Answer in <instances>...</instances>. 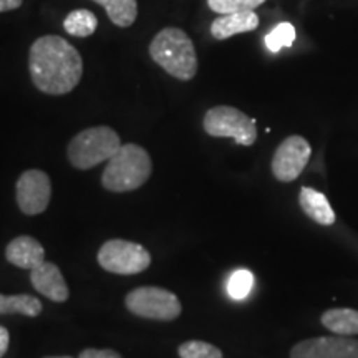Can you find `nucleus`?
<instances>
[{
  "mask_svg": "<svg viewBox=\"0 0 358 358\" xmlns=\"http://www.w3.org/2000/svg\"><path fill=\"white\" fill-rule=\"evenodd\" d=\"M6 259L12 266L32 271L45 262V249L32 236H19L6 248Z\"/></svg>",
  "mask_w": 358,
  "mask_h": 358,
  "instance_id": "f8f14e48",
  "label": "nucleus"
},
{
  "mask_svg": "<svg viewBox=\"0 0 358 358\" xmlns=\"http://www.w3.org/2000/svg\"><path fill=\"white\" fill-rule=\"evenodd\" d=\"M106 10V15L120 29H127L136 22L138 0H92Z\"/></svg>",
  "mask_w": 358,
  "mask_h": 358,
  "instance_id": "dca6fc26",
  "label": "nucleus"
},
{
  "mask_svg": "<svg viewBox=\"0 0 358 358\" xmlns=\"http://www.w3.org/2000/svg\"><path fill=\"white\" fill-rule=\"evenodd\" d=\"M290 358H358V340L343 335L307 338L295 343Z\"/></svg>",
  "mask_w": 358,
  "mask_h": 358,
  "instance_id": "9d476101",
  "label": "nucleus"
},
{
  "mask_svg": "<svg viewBox=\"0 0 358 358\" xmlns=\"http://www.w3.org/2000/svg\"><path fill=\"white\" fill-rule=\"evenodd\" d=\"M98 27V19L93 12L88 8H78V10H71L64 20L65 32L71 37L87 38L90 35L95 34Z\"/></svg>",
  "mask_w": 358,
  "mask_h": 358,
  "instance_id": "a211bd4d",
  "label": "nucleus"
},
{
  "mask_svg": "<svg viewBox=\"0 0 358 358\" xmlns=\"http://www.w3.org/2000/svg\"><path fill=\"white\" fill-rule=\"evenodd\" d=\"M179 358H224L221 348L203 340H187L178 348Z\"/></svg>",
  "mask_w": 358,
  "mask_h": 358,
  "instance_id": "aec40b11",
  "label": "nucleus"
},
{
  "mask_svg": "<svg viewBox=\"0 0 358 358\" xmlns=\"http://www.w3.org/2000/svg\"><path fill=\"white\" fill-rule=\"evenodd\" d=\"M43 310L40 299L29 294L3 295L0 294V315L20 313L25 317H38Z\"/></svg>",
  "mask_w": 358,
  "mask_h": 358,
  "instance_id": "f3484780",
  "label": "nucleus"
},
{
  "mask_svg": "<svg viewBox=\"0 0 358 358\" xmlns=\"http://www.w3.org/2000/svg\"><path fill=\"white\" fill-rule=\"evenodd\" d=\"M45 358H71V357H45Z\"/></svg>",
  "mask_w": 358,
  "mask_h": 358,
  "instance_id": "a878e982",
  "label": "nucleus"
},
{
  "mask_svg": "<svg viewBox=\"0 0 358 358\" xmlns=\"http://www.w3.org/2000/svg\"><path fill=\"white\" fill-rule=\"evenodd\" d=\"M24 0H0V13L15 10V8L22 7Z\"/></svg>",
  "mask_w": 358,
  "mask_h": 358,
  "instance_id": "393cba45",
  "label": "nucleus"
},
{
  "mask_svg": "<svg viewBox=\"0 0 358 358\" xmlns=\"http://www.w3.org/2000/svg\"><path fill=\"white\" fill-rule=\"evenodd\" d=\"M96 259L101 268L118 275L140 274L151 266V254L141 244L123 239L106 241Z\"/></svg>",
  "mask_w": 358,
  "mask_h": 358,
  "instance_id": "0eeeda50",
  "label": "nucleus"
},
{
  "mask_svg": "<svg viewBox=\"0 0 358 358\" xmlns=\"http://www.w3.org/2000/svg\"><path fill=\"white\" fill-rule=\"evenodd\" d=\"M320 322L335 335H358V310L355 308H329L322 313Z\"/></svg>",
  "mask_w": 358,
  "mask_h": 358,
  "instance_id": "2eb2a0df",
  "label": "nucleus"
},
{
  "mask_svg": "<svg viewBox=\"0 0 358 358\" xmlns=\"http://www.w3.org/2000/svg\"><path fill=\"white\" fill-rule=\"evenodd\" d=\"M252 284L254 275L249 271H245V268H241V271H236L231 275L229 282H227V292H229L232 299L241 301V299L248 297L250 289H252Z\"/></svg>",
  "mask_w": 358,
  "mask_h": 358,
  "instance_id": "4be33fe9",
  "label": "nucleus"
},
{
  "mask_svg": "<svg viewBox=\"0 0 358 358\" xmlns=\"http://www.w3.org/2000/svg\"><path fill=\"white\" fill-rule=\"evenodd\" d=\"M299 204L301 209L307 214L312 221L320 226H332L335 224V213L330 206L325 194H322L313 187H302L299 194Z\"/></svg>",
  "mask_w": 358,
  "mask_h": 358,
  "instance_id": "4468645a",
  "label": "nucleus"
},
{
  "mask_svg": "<svg viewBox=\"0 0 358 358\" xmlns=\"http://www.w3.org/2000/svg\"><path fill=\"white\" fill-rule=\"evenodd\" d=\"M17 206L25 216H38L47 211L52 199L50 176L42 169L22 173L15 186Z\"/></svg>",
  "mask_w": 358,
  "mask_h": 358,
  "instance_id": "1a4fd4ad",
  "label": "nucleus"
},
{
  "mask_svg": "<svg viewBox=\"0 0 358 358\" xmlns=\"http://www.w3.org/2000/svg\"><path fill=\"white\" fill-rule=\"evenodd\" d=\"M32 83L42 93L62 96L73 92L83 77V60L77 48L58 35H43L29 52Z\"/></svg>",
  "mask_w": 358,
  "mask_h": 358,
  "instance_id": "f257e3e1",
  "label": "nucleus"
},
{
  "mask_svg": "<svg viewBox=\"0 0 358 358\" xmlns=\"http://www.w3.org/2000/svg\"><path fill=\"white\" fill-rule=\"evenodd\" d=\"M150 57L155 64L181 82H189L198 73V55L192 40L185 30L166 27L150 43Z\"/></svg>",
  "mask_w": 358,
  "mask_h": 358,
  "instance_id": "f03ea898",
  "label": "nucleus"
},
{
  "mask_svg": "<svg viewBox=\"0 0 358 358\" xmlns=\"http://www.w3.org/2000/svg\"><path fill=\"white\" fill-rule=\"evenodd\" d=\"M153 173L151 156L145 148L134 143L122 145L108 159L101 174V185L111 192H129L140 189Z\"/></svg>",
  "mask_w": 358,
  "mask_h": 358,
  "instance_id": "7ed1b4c3",
  "label": "nucleus"
},
{
  "mask_svg": "<svg viewBox=\"0 0 358 358\" xmlns=\"http://www.w3.org/2000/svg\"><path fill=\"white\" fill-rule=\"evenodd\" d=\"M124 306L133 315L159 322L176 320L182 312L176 294L168 289L155 287V285L133 289L124 297Z\"/></svg>",
  "mask_w": 358,
  "mask_h": 358,
  "instance_id": "423d86ee",
  "label": "nucleus"
},
{
  "mask_svg": "<svg viewBox=\"0 0 358 358\" xmlns=\"http://www.w3.org/2000/svg\"><path fill=\"white\" fill-rule=\"evenodd\" d=\"M8 343H10V334H8L6 327L0 325V358L7 353Z\"/></svg>",
  "mask_w": 358,
  "mask_h": 358,
  "instance_id": "b1692460",
  "label": "nucleus"
},
{
  "mask_svg": "<svg viewBox=\"0 0 358 358\" xmlns=\"http://www.w3.org/2000/svg\"><path fill=\"white\" fill-rule=\"evenodd\" d=\"M204 131L213 138H232L237 145L252 146L257 140L256 120L234 106L219 105L206 111Z\"/></svg>",
  "mask_w": 358,
  "mask_h": 358,
  "instance_id": "39448f33",
  "label": "nucleus"
},
{
  "mask_svg": "<svg viewBox=\"0 0 358 358\" xmlns=\"http://www.w3.org/2000/svg\"><path fill=\"white\" fill-rule=\"evenodd\" d=\"M295 40V27L289 22H282L274 29L271 30L264 38L266 42V47L271 50L272 53L280 52L284 47H292Z\"/></svg>",
  "mask_w": 358,
  "mask_h": 358,
  "instance_id": "6ab92c4d",
  "label": "nucleus"
},
{
  "mask_svg": "<svg viewBox=\"0 0 358 358\" xmlns=\"http://www.w3.org/2000/svg\"><path fill=\"white\" fill-rule=\"evenodd\" d=\"M259 27V15L254 10L219 15L211 24V35L216 40H227L237 34L252 32Z\"/></svg>",
  "mask_w": 358,
  "mask_h": 358,
  "instance_id": "ddd939ff",
  "label": "nucleus"
},
{
  "mask_svg": "<svg viewBox=\"0 0 358 358\" xmlns=\"http://www.w3.org/2000/svg\"><path fill=\"white\" fill-rule=\"evenodd\" d=\"M266 0H208V6L213 12L221 13H236V12H248L261 7Z\"/></svg>",
  "mask_w": 358,
  "mask_h": 358,
  "instance_id": "412c9836",
  "label": "nucleus"
},
{
  "mask_svg": "<svg viewBox=\"0 0 358 358\" xmlns=\"http://www.w3.org/2000/svg\"><path fill=\"white\" fill-rule=\"evenodd\" d=\"M312 148L301 134H292L277 146L272 158V174L277 181L292 182L301 176L310 159Z\"/></svg>",
  "mask_w": 358,
  "mask_h": 358,
  "instance_id": "6e6552de",
  "label": "nucleus"
},
{
  "mask_svg": "<svg viewBox=\"0 0 358 358\" xmlns=\"http://www.w3.org/2000/svg\"><path fill=\"white\" fill-rule=\"evenodd\" d=\"M122 148L118 133L110 127H92L75 134L66 148V158L77 169H92L108 161Z\"/></svg>",
  "mask_w": 358,
  "mask_h": 358,
  "instance_id": "20e7f679",
  "label": "nucleus"
},
{
  "mask_svg": "<svg viewBox=\"0 0 358 358\" xmlns=\"http://www.w3.org/2000/svg\"><path fill=\"white\" fill-rule=\"evenodd\" d=\"M30 282L38 294L50 299L52 302H66L70 297V289L62 275V271L53 262H42L38 267L30 271Z\"/></svg>",
  "mask_w": 358,
  "mask_h": 358,
  "instance_id": "9b49d317",
  "label": "nucleus"
},
{
  "mask_svg": "<svg viewBox=\"0 0 358 358\" xmlns=\"http://www.w3.org/2000/svg\"><path fill=\"white\" fill-rule=\"evenodd\" d=\"M78 358H123L116 350L111 348H85L80 352Z\"/></svg>",
  "mask_w": 358,
  "mask_h": 358,
  "instance_id": "5701e85b",
  "label": "nucleus"
}]
</instances>
